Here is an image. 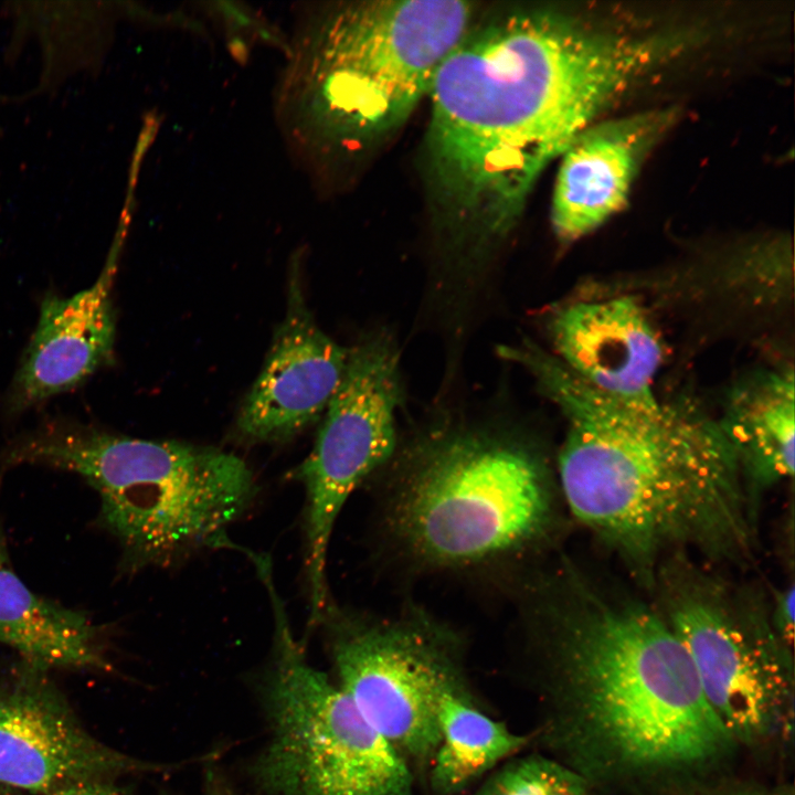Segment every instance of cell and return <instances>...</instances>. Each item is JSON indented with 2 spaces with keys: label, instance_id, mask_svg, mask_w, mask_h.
I'll list each match as a JSON object with an SVG mask.
<instances>
[{
  "label": "cell",
  "instance_id": "14",
  "mask_svg": "<svg viewBox=\"0 0 795 795\" xmlns=\"http://www.w3.org/2000/svg\"><path fill=\"white\" fill-rule=\"evenodd\" d=\"M555 357L591 386L623 400H650L660 339L630 296L566 304L548 324Z\"/></svg>",
  "mask_w": 795,
  "mask_h": 795
},
{
  "label": "cell",
  "instance_id": "1",
  "mask_svg": "<svg viewBox=\"0 0 795 795\" xmlns=\"http://www.w3.org/2000/svg\"><path fill=\"white\" fill-rule=\"evenodd\" d=\"M682 50L676 31H634L556 9L471 26L428 93V171L452 233L476 251L508 235L547 166Z\"/></svg>",
  "mask_w": 795,
  "mask_h": 795
},
{
  "label": "cell",
  "instance_id": "6",
  "mask_svg": "<svg viewBox=\"0 0 795 795\" xmlns=\"http://www.w3.org/2000/svg\"><path fill=\"white\" fill-rule=\"evenodd\" d=\"M471 3L378 0L331 15L316 67L317 117L348 141L380 138L402 125L443 62L468 33Z\"/></svg>",
  "mask_w": 795,
  "mask_h": 795
},
{
  "label": "cell",
  "instance_id": "25",
  "mask_svg": "<svg viewBox=\"0 0 795 795\" xmlns=\"http://www.w3.org/2000/svg\"><path fill=\"white\" fill-rule=\"evenodd\" d=\"M6 552V547L0 534V555Z\"/></svg>",
  "mask_w": 795,
  "mask_h": 795
},
{
  "label": "cell",
  "instance_id": "19",
  "mask_svg": "<svg viewBox=\"0 0 795 795\" xmlns=\"http://www.w3.org/2000/svg\"><path fill=\"white\" fill-rule=\"evenodd\" d=\"M437 721L439 742L426 773L433 795H462L531 741L488 716L470 685L443 695Z\"/></svg>",
  "mask_w": 795,
  "mask_h": 795
},
{
  "label": "cell",
  "instance_id": "4",
  "mask_svg": "<svg viewBox=\"0 0 795 795\" xmlns=\"http://www.w3.org/2000/svg\"><path fill=\"white\" fill-rule=\"evenodd\" d=\"M3 459L85 479L99 496L100 524L131 571L169 566L202 549L235 548L226 530L258 494L253 471L232 453L128 437L71 420L19 436Z\"/></svg>",
  "mask_w": 795,
  "mask_h": 795
},
{
  "label": "cell",
  "instance_id": "2",
  "mask_svg": "<svg viewBox=\"0 0 795 795\" xmlns=\"http://www.w3.org/2000/svg\"><path fill=\"white\" fill-rule=\"evenodd\" d=\"M530 583L522 610L547 707L539 734L553 759L592 785L668 783L735 750L658 610L565 565Z\"/></svg>",
  "mask_w": 795,
  "mask_h": 795
},
{
  "label": "cell",
  "instance_id": "8",
  "mask_svg": "<svg viewBox=\"0 0 795 795\" xmlns=\"http://www.w3.org/2000/svg\"><path fill=\"white\" fill-rule=\"evenodd\" d=\"M658 610L685 647L702 693L736 745L759 748L792 733V646L770 608L680 556L659 574Z\"/></svg>",
  "mask_w": 795,
  "mask_h": 795
},
{
  "label": "cell",
  "instance_id": "3",
  "mask_svg": "<svg viewBox=\"0 0 795 795\" xmlns=\"http://www.w3.org/2000/svg\"><path fill=\"white\" fill-rule=\"evenodd\" d=\"M498 353L566 420L558 479L571 513L642 575L671 549L750 550L749 490L718 420L689 400L606 394L530 340Z\"/></svg>",
  "mask_w": 795,
  "mask_h": 795
},
{
  "label": "cell",
  "instance_id": "5",
  "mask_svg": "<svg viewBox=\"0 0 795 795\" xmlns=\"http://www.w3.org/2000/svg\"><path fill=\"white\" fill-rule=\"evenodd\" d=\"M553 517V478L539 449L521 436L485 430L422 441L384 505L398 552L431 571L519 561L544 541Z\"/></svg>",
  "mask_w": 795,
  "mask_h": 795
},
{
  "label": "cell",
  "instance_id": "7",
  "mask_svg": "<svg viewBox=\"0 0 795 795\" xmlns=\"http://www.w3.org/2000/svg\"><path fill=\"white\" fill-rule=\"evenodd\" d=\"M265 687L271 740L255 765L268 795H415V774L326 674L306 660L276 589Z\"/></svg>",
  "mask_w": 795,
  "mask_h": 795
},
{
  "label": "cell",
  "instance_id": "23",
  "mask_svg": "<svg viewBox=\"0 0 795 795\" xmlns=\"http://www.w3.org/2000/svg\"><path fill=\"white\" fill-rule=\"evenodd\" d=\"M707 795V794H706ZM708 795H792L785 788H770L766 786H734L717 789Z\"/></svg>",
  "mask_w": 795,
  "mask_h": 795
},
{
  "label": "cell",
  "instance_id": "10",
  "mask_svg": "<svg viewBox=\"0 0 795 795\" xmlns=\"http://www.w3.org/2000/svg\"><path fill=\"white\" fill-rule=\"evenodd\" d=\"M401 399L398 351L388 336H372L349 351L315 445L292 477L306 495V570L309 615L328 603L327 560L336 521L351 494L396 447Z\"/></svg>",
  "mask_w": 795,
  "mask_h": 795
},
{
  "label": "cell",
  "instance_id": "22",
  "mask_svg": "<svg viewBox=\"0 0 795 795\" xmlns=\"http://www.w3.org/2000/svg\"><path fill=\"white\" fill-rule=\"evenodd\" d=\"M55 795H125L108 780H93L73 784Z\"/></svg>",
  "mask_w": 795,
  "mask_h": 795
},
{
  "label": "cell",
  "instance_id": "11",
  "mask_svg": "<svg viewBox=\"0 0 795 795\" xmlns=\"http://www.w3.org/2000/svg\"><path fill=\"white\" fill-rule=\"evenodd\" d=\"M44 671L23 661L0 681V785L55 795L137 768L83 728Z\"/></svg>",
  "mask_w": 795,
  "mask_h": 795
},
{
  "label": "cell",
  "instance_id": "9",
  "mask_svg": "<svg viewBox=\"0 0 795 795\" xmlns=\"http://www.w3.org/2000/svg\"><path fill=\"white\" fill-rule=\"evenodd\" d=\"M327 632L340 689L415 771L439 742L438 703L470 685L458 635L420 610L371 616L328 603Z\"/></svg>",
  "mask_w": 795,
  "mask_h": 795
},
{
  "label": "cell",
  "instance_id": "20",
  "mask_svg": "<svg viewBox=\"0 0 795 795\" xmlns=\"http://www.w3.org/2000/svg\"><path fill=\"white\" fill-rule=\"evenodd\" d=\"M592 788L562 762L534 753L509 759L470 795H592Z\"/></svg>",
  "mask_w": 795,
  "mask_h": 795
},
{
  "label": "cell",
  "instance_id": "18",
  "mask_svg": "<svg viewBox=\"0 0 795 795\" xmlns=\"http://www.w3.org/2000/svg\"><path fill=\"white\" fill-rule=\"evenodd\" d=\"M0 643L50 668L108 669L99 628L81 611L33 593L0 555Z\"/></svg>",
  "mask_w": 795,
  "mask_h": 795
},
{
  "label": "cell",
  "instance_id": "16",
  "mask_svg": "<svg viewBox=\"0 0 795 795\" xmlns=\"http://www.w3.org/2000/svg\"><path fill=\"white\" fill-rule=\"evenodd\" d=\"M125 3L107 1H7L9 20L4 54L17 59L34 44L39 56L36 83L8 102H25L55 93L76 76L97 75L112 47L116 24L128 12Z\"/></svg>",
  "mask_w": 795,
  "mask_h": 795
},
{
  "label": "cell",
  "instance_id": "15",
  "mask_svg": "<svg viewBox=\"0 0 795 795\" xmlns=\"http://www.w3.org/2000/svg\"><path fill=\"white\" fill-rule=\"evenodd\" d=\"M672 115L651 112L587 127L563 152L552 198L558 237L575 241L626 203L645 155Z\"/></svg>",
  "mask_w": 795,
  "mask_h": 795
},
{
  "label": "cell",
  "instance_id": "13",
  "mask_svg": "<svg viewBox=\"0 0 795 795\" xmlns=\"http://www.w3.org/2000/svg\"><path fill=\"white\" fill-rule=\"evenodd\" d=\"M116 240L107 262L88 288L68 298L50 295L13 378L7 399L19 413L70 391L114 358L116 335L112 288L118 266Z\"/></svg>",
  "mask_w": 795,
  "mask_h": 795
},
{
  "label": "cell",
  "instance_id": "12",
  "mask_svg": "<svg viewBox=\"0 0 795 795\" xmlns=\"http://www.w3.org/2000/svg\"><path fill=\"white\" fill-rule=\"evenodd\" d=\"M348 356L317 326L293 276L285 318L240 411L241 436L283 442L315 422L337 391Z\"/></svg>",
  "mask_w": 795,
  "mask_h": 795
},
{
  "label": "cell",
  "instance_id": "21",
  "mask_svg": "<svg viewBox=\"0 0 795 795\" xmlns=\"http://www.w3.org/2000/svg\"><path fill=\"white\" fill-rule=\"evenodd\" d=\"M794 585L777 592L770 608V617L777 635L789 646L794 640Z\"/></svg>",
  "mask_w": 795,
  "mask_h": 795
},
{
  "label": "cell",
  "instance_id": "17",
  "mask_svg": "<svg viewBox=\"0 0 795 795\" xmlns=\"http://www.w3.org/2000/svg\"><path fill=\"white\" fill-rule=\"evenodd\" d=\"M793 368L757 371L729 393L718 423L732 446L748 490L794 475Z\"/></svg>",
  "mask_w": 795,
  "mask_h": 795
},
{
  "label": "cell",
  "instance_id": "24",
  "mask_svg": "<svg viewBox=\"0 0 795 795\" xmlns=\"http://www.w3.org/2000/svg\"><path fill=\"white\" fill-rule=\"evenodd\" d=\"M204 795H236L227 780L216 770L205 776Z\"/></svg>",
  "mask_w": 795,
  "mask_h": 795
}]
</instances>
